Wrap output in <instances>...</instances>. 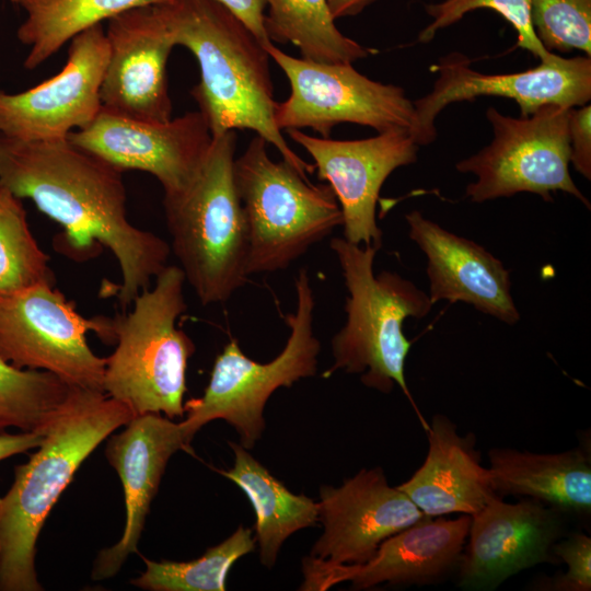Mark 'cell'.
I'll return each mask as SVG.
<instances>
[{
    "mask_svg": "<svg viewBox=\"0 0 591 591\" xmlns=\"http://www.w3.org/2000/svg\"><path fill=\"white\" fill-rule=\"evenodd\" d=\"M123 171L68 138L21 140L0 135V187L63 228L59 245L73 258L101 247L121 273L119 304L127 308L167 266L170 244L127 218Z\"/></svg>",
    "mask_w": 591,
    "mask_h": 591,
    "instance_id": "obj_1",
    "label": "cell"
},
{
    "mask_svg": "<svg viewBox=\"0 0 591 591\" xmlns=\"http://www.w3.org/2000/svg\"><path fill=\"white\" fill-rule=\"evenodd\" d=\"M175 45L196 58L200 80L190 94L212 137L248 129L263 137L299 172L313 173L275 123L276 101L266 47L225 7L213 0L158 4Z\"/></svg>",
    "mask_w": 591,
    "mask_h": 591,
    "instance_id": "obj_2",
    "label": "cell"
},
{
    "mask_svg": "<svg viewBox=\"0 0 591 591\" xmlns=\"http://www.w3.org/2000/svg\"><path fill=\"white\" fill-rule=\"evenodd\" d=\"M136 415L100 391L73 386L38 450L0 497V591H42L35 568L44 523L84 460Z\"/></svg>",
    "mask_w": 591,
    "mask_h": 591,
    "instance_id": "obj_3",
    "label": "cell"
},
{
    "mask_svg": "<svg viewBox=\"0 0 591 591\" xmlns=\"http://www.w3.org/2000/svg\"><path fill=\"white\" fill-rule=\"evenodd\" d=\"M235 130L212 137L192 179L164 194L170 248L202 305L222 303L247 280V235L233 178Z\"/></svg>",
    "mask_w": 591,
    "mask_h": 591,
    "instance_id": "obj_4",
    "label": "cell"
},
{
    "mask_svg": "<svg viewBox=\"0 0 591 591\" xmlns=\"http://www.w3.org/2000/svg\"><path fill=\"white\" fill-rule=\"evenodd\" d=\"M340 265L348 290L346 324L332 339L334 364L324 373L337 370L360 374L361 382L389 394L398 385L415 409L425 430V420L408 390L405 361L412 343L404 335L405 318L426 316L432 303L414 282L396 273L383 270L374 275L373 245H357L344 237L329 244Z\"/></svg>",
    "mask_w": 591,
    "mask_h": 591,
    "instance_id": "obj_5",
    "label": "cell"
},
{
    "mask_svg": "<svg viewBox=\"0 0 591 591\" xmlns=\"http://www.w3.org/2000/svg\"><path fill=\"white\" fill-rule=\"evenodd\" d=\"M184 273L167 265L152 289L142 290L132 310L113 318L116 348L105 363L104 393L135 415L183 417L190 337L176 327L185 313Z\"/></svg>",
    "mask_w": 591,
    "mask_h": 591,
    "instance_id": "obj_6",
    "label": "cell"
},
{
    "mask_svg": "<svg viewBox=\"0 0 591 591\" xmlns=\"http://www.w3.org/2000/svg\"><path fill=\"white\" fill-rule=\"evenodd\" d=\"M233 178L246 224L248 276L286 269L343 225L331 186L310 183L285 160L273 161L258 135L234 160Z\"/></svg>",
    "mask_w": 591,
    "mask_h": 591,
    "instance_id": "obj_7",
    "label": "cell"
},
{
    "mask_svg": "<svg viewBox=\"0 0 591 591\" xmlns=\"http://www.w3.org/2000/svg\"><path fill=\"white\" fill-rule=\"evenodd\" d=\"M296 310L285 317L290 335L275 359L260 363L248 358L236 339L216 358L204 394L184 404L183 421L192 437L211 420L223 419L237 431L241 445L251 449L265 429L263 413L270 395L315 375L321 345L313 333L315 298L305 268L296 278Z\"/></svg>",
    "mask_w": 591,
    "mask_h": 591,
    "instance_id": "obj_8",
    "label": "cell"
},
{
    "mask_svg": "<svg viewBox=\"0 0 591 591\" xmlns=\"http://www.w3.org/2000/svg\"><path fill=\"white\" fill-rule=\"evenodd\" d=\"M568 109L551 104L517 118L488 107L491 142L455 164L459 172L476 176L466 186L465 197L484 202L532 193L552 201V193L560 190L590 209L588 198L569 173Z\"/></svg>",
    "mask_w": 591,
    "mask_h": 591,
    "instance_id": "obj_9",
    "label": "cell"
},
{
    "mask_svg": "<svg viewBox=\"0 0 591 591\" xmlns=\"http://www.w3.org/2000/svg\"><path fill=\"white\" fill-rule=\"evenodd\" d=\"M94 331L115 344L113 318H85L54 285L0 301V355L20 369L47 371L71 386L103 392L106 359L86 340Z\"/></svg>",
    "mask_w": 591,
    "mask_h": 591,
    "instance_id": "obj_10",
    "label": "cell"
},
{
    "mask_svg": "<svg viewBox=\"0 0 591 591\" xmlns=\"http://www.w3.org/2000/svg\"><path fill=\"white\" fill-rule=\"evenodd\" d=\"M265 47L291 88L289 97L276 103L275 123L280 130L311 128L329 138L336 125L352 123L378 134L409 132L415 109L401 86L373 81L351 63L292 57L274 43Z\"/></svg>",
    "mask_w": 591,
    "mask_h": 591,
    "instance_id": "obj_11",
    "label": "cell"
},
{
    "mask_svg": "<svg viewBox=\"0 0 591 591\" xmlns=\"http://www.w3.org/2000/svg\"><path fill=\"white\" fill-rule=\"evenodd\" d=\"M460 53L443 56L431 67L438 73L431 92L413 102L414 123L409 135L417 146L437 138L434 120L452 103L479 96H500L518 103L521 116L545 105L581 106L591 100V57L564 58L555 53L535 68L522 72L488 74L470 67Z\"/></svg>",
    "mask_w": 591,
    "mask_h": 591,
    "instance_id": "obj_12",
    "label": "cell"
},
{
    "mask_svg": "<svg viewBox=\"0 0 591 591\" xmlns=\"http://www.w3.org/2000/svg\"><path fill=\"white\" fill-rule=\"evenodd\" d=\"M107 59L102 24L74 36L67 62L56 76L20 93L0 89V135L51 140L85 128L102 109L100 90Z\"/></svg>",
    "mask_w": 591,
    "mask_h": 591,
    "instance_id": "obj_13",
    "label": "cell"
},
{
    "mask_svg": "<svg viewBox=\"0 0 591 591\" xmlns=\"http://www.w3.org/2000/svg\"><path fill=\"white\" fill-rule=\"evenodd\" d=\"M290 138L312 157L318 178L333 189L343 215L344 239L357 245L382 247L376 202L386 178L416 162L419 146L406 130H392L360 140L313 137L300 129Z\"/></svg>",
    "mask_w": 591,
    "mask_h": 591,
    "instance_id": "obj_14",
    "label": "cell"
},
{
    "mask_svg": "<svg viewBox=\"0 0 591 591\" xmlns=\"http://www.w3.org/2000/svg\"><path fill=\"white\" fill-rule=\"evenodd\" d=\"M67 138L121 171L150 173L169 194L192 179L212 135L199 111L166 121H146L102 108L90 125L71 131Z\"/></svg>",
    "mask_w": 591,
    "mask_h": 591,
    "instance_id": "obj_15",
    "label": "cell"
},
{
    "mask_svg": "<svg viewBox=\"0 0 591 591\" xmlns=\"http://www.w3.org/2000/svg\"><path fill=\"white\" fill-rule=\"evenodd\" d=\"M471 515L425 517L381 543L364 564H332L313 556L302 561L300 590L324 591L344 581L357 590L382 583L427 584L459 567L467 540Z\"/></svg>",
    "mask_w": 591,
    "mask_h": 591,
    "instance_id": "obj_16",
    "label": "cell"
},
{
    "mask_svg": "<svg viewBox=\"0 0 591 591\" xmlns=\"http://www.w3.org/2000/svg\"><path fill=\"white\" fill-rule=\"evenodd\" d=\"M107 22L102 108L146 121L171 119L166 63L176 45L159 7L130 9Z\"/></svg>",
    "mask_w": 591,
    "mask_h": 591,
    "instance_id": "obj_17",
    "label": "cell"
},
{
    "mask_svg": "<svg viewBox=\"0 0 591 591\" xmlns=\"http://www.w3.org/2000/svg\"><path fill=\"white\" fill-rule=\"evenodd\" d=\"M563 529V513L542 502H505L499 496L471 524L459 564V586L494 590L511 576L538 564L556 563L553 553Z\"/></svg>",
    "mask_w": 591,
    "mask_h": 591,
    "instance_id": "obj_18",
    "label": "cell"
},
{
    "mask_svg": "<svg viewBox=\"0 0 591 591\" xmlns=\"http://www.w3.org/2000/svg\"><path fill=\"white\" fill-rule=\"evenodd\" d=\"M317 503L324 531L310 556L332 564H364L383 541L426 517L380 467L322 486Z\"/></svg>",
    "mask_w": 591,
    "mask_h": 591,
    "instance_id": "obj_19",
    "label": "cell"
},
{
    "mask_svg": "<svg viewBox=\"0 0 591 591\" xmlns=\"http://www.w3.org/2000/svg\"><path fill=\"white\" fill-rule=\"evenodd\" d=\"M124 430L111 437L105 455L124 488L126 521L116 544L99 552L92 579L114 577L127 558L138 552L146 519L171 456L190 452L192 437L184 424L161 414L136 415Z\"/></svg>",
    "mask_w": 591,
    "mask_h": 591,
    "instance_id": "obj_20",
    "label": "cell"
},
{
    "mask_svg": "<svg viewBox=\"0 0 591 591\" xmlns=\"http://www.w3.org/2000/svg\"><path fill=\"white\" fill-rule=\"evenodd\" d=\"M408 235L427 258L429 299L464 302L508 325L520 313L511 296L510 273L482 245L427 219L418 210L405 216Z\"/></svg>",
    "mask_w": 591,
    "mask_h": 591,
    "instance_id": "obj_21",
    "label": "cell"
},
{
    "mask_svg": "<svg viewBox=\"0 0 591 591\" xmlns=\"http://www.w3.org/2000/svg\"><path fill=\"white\" fill-rule=\"evenodd\" d=\"M428 452L413 476L396 486L426 517L473 515L497 494L488 467L480 464L475 436H461L444 415L426 430Z\"/></svg>",
    "mask_w": 591,
    "mask_h": 591,
    "instance_id": "obj_22",
    "label": "cell"
},
{
    "mask_svg": "<svg viewBox=\"0 0 591 591\" xmlns=\"http://www.w3.org/2000/svg\"><path fill=\"white\" fill-rule=\"evenodd\" d=\"M488 459L497 496L535 500L563 514L590 515L591 461L584 450L534 453L494 448Z\"/></svg>",
    "mask_w": 591,
    "mask_h": 591,
    "instance_id": "obj_23",
    "label": "cell"
},
{
    "mask_svg": "<svg viewBox=\"0 0 591 591\" xmlns=\"http://www.w3.org/2000/svg\"><path fill=\"white\" fill-rule=\"evenodd\" d=\"M234 465L219 471L237 485L248 498L256 515L255 540L262 564L271 568L283 542L294 532L318 521V503L291 493L244 447L230 443Z\"/></svg>",
    "mask_w": 591,
    "mask_h": 591,
    "instance_id": "obj_24",
    "label": "cell"
},
{
    "mask_svg": "<svg viewBox=\"0 0 591 591\" xmlns=\"http://www.w3.org/2000/svg\"><path fill=\"white\" fill-rule=\"evenodd\" d=\"M171 0H15L26 12L18 28L19 40L28 46L26 69H35L81 32L119 13Z\"/></svg>",
    "mask_w": 591,
    "mask_h": 591,
    "instance_id": "obj_25",
    "label": "cell"
},
{
    "mask_svg": "<svg viewBox=\"0 0 591 591\" xmlns=\"http://www.w3.org/2000/svg\"><path fill=\"white\" fill-rule=\"evenodd\" d=\"M266 5L265 30L270 42L296 45L302 58L352 63L373 53L337 28L327 0H266Z\"/></svg>",
    "mask_w": 591,
    "mask_h": 591,
    "instance_id": "obj_26",
    "label": "cell"
},
{
    "mask_svg": "<svg viewBox=\"0 0 591 591\" xmlns=\"http://www.w3.org/2000/svg\"><path fill=\"white\" fill-rule=\"evenodd\" d=\"M255 542L252 530L240 525L197 559L155 561L143 557L146 569L130 583L150 591H224L230 569L255 549Z\"/></svg>",
    "mask_w": 591,
    "mask_h": 591,
    "instance_id": "obj_27",
    "label": "cell"
},
{
    "mask_svg": "<svg viewBox=\"0 0 591 591\" xmlns=\"http://www.w3.org/2000/svg\"><path fill=\"white\" fill-rule=\"evenodd\" d=\"M72 387L50 372L16 368L0 355V430L45 434Z\"/></svg>",
    "mask_w": 591,
    "mask_h": 591,
    "instance_id": "obj_28",
    "label": "cell"
},
{
    "mask_svg": "<svg viewBox=\"0 0 591 591\" xmlns=\"http://www.w3.org/2000/svg\"><path fill=\"white\" fill-rule=\"evenodd\" d=\"M55 279L21 199L0 187V301Z\"/></svg>",
    "mask_w": 591,
    "mask_h": 591,
    "instance_id": "obj_29",
    "label": "cell"
},
{
    "mask_svg": "<svg viewBox=\"0 0 591 591\" xmlns=\"http://www.w3.org/2000/svg\"><path fill=\"white\" fill-rule=\"evenodd\" d=\"M530 16L546 50L591 57V0H532Z\"/></svg>",
    "mask_w": 591,
    "mask_h": 591,
    "instance_id": "obj_30",
    "label": "cell"
},
{
    "mask_svg": "<svg viewBox=\"0 0 591 591\" xmlns=\"http://www.w3.org/2000/svg\"><path fill=\"white\" fill-rule=\"evenodd\" d=\"M532 0H443L426 4V12L432 18L418 36L420 43H429L436 34L456 22L466 13L480 8L496 11L509 22L517 33V46L543 60L552 51L546 50L534 34L530 9Z\"/></svg>",
    "mask_w": 591,
    "mask_h": 591,
    "instance_id": "obj_31",
    "label": "cell"
},
{
    "mask_svg": "<svg viewBox=\"0 0 591 591\" xmlns=\"http://www.w3.org/2000/svg\"><path fill=\"white\" fill-rule=\"evenodd\" d=\"M553 553L567 566L566 572L555 578L547 587L555 591L591 590V538L583 533H573L554 544Z\"/></svg>",
    "mask_w": 591,
    "mask_h": 591,
    "instance_id": "obj_32",
    "label": "cell"
},
{
    "mask_svg": "<svg viewBox=\"0 0 591 591\" xmlns=\"http://www.w3.org/2000/svg\"><path fill=\"white\" fill-rule=\"evenodd\" d=\"M570 163L587 179H591V106L584 104L568 109Z\"/></svg>",
    "mask_w": 591,
    "mask_h": 591,
    "instance_id": "obj_33",
    "label": "cell"
},
{
    "mask_svg": "<svg viewBox=\"0 0 591 591\" xmlns=\"http://www.w3.org/2000/svg\"><path fill=\"white\" fill-rule=\"evenodd\" d=\"M234 14L264 45L273 43L265 30L266 0H213Z\"/></svg>",
    "mask_w": 591,
    "mask_h": 591,
    "instance_id": "obj_34",
    "label": "cell"
},
{
    "mask_svg": "<svg viewBox=\"0 0 591 591\" xmlns=\"http://www.w3.org/2000/svg\"><path fill=\"white\" fill-rule=\"evenodd\" d=\"M44 436L35 431L11 433L7 430H0V461L38 448L44 440Z\"/></svg>",
    "mask_w": 591,
    "mask_h": 591,
    "instance_id": "obj_35",
    "label": "cell"
},
{
    "mask_svg": "<svg viewBox=\"0 0 591 591\" xmlns=\"http://www.w3.org/2000/svg\"><path fill=\"white\" fill-rule=\"evenodd\" d=\"M376 0H327L334 20L359 14Z\"/></svg>",
    "mask_w": 591,
    "mask_h": 591,
    "instance_id": "obj_36",
    "label": "cell"
},
{
    "mask_svg": "<svg viewBox=\"0 0 591 591\" xmlns=\"http://www.w3.org/2000/svg\"><path fill=\"white\" fill-rule=\"evenodd\" d=\"M11 2L15 3V0H10Z\"/></svg>",
    "mask_w": 591,
    "mask_h": 591,
    "instance_id": "obj_37",
    "label": "cell"
}]
</instances>
